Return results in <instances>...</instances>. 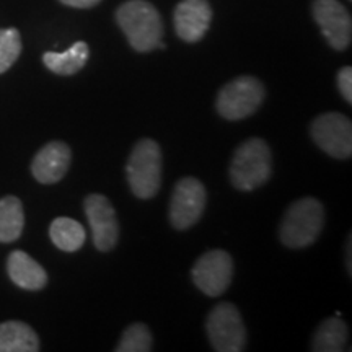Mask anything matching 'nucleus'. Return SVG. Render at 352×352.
<instances>
[{"mask_svg": "<svg viewBox=\"0 0 352 352\" xmlns=\"http://www.w3.org/2000/svg\"><path fill=\"white\" fill-rule=\"evenodd\" d=\"M116 21L135 51L148 52L155 47L165 50V44H162L164 23L152 3L145 0H129L118 8Z\"/></svg>", "mask_w": 352, "mask_h": 352, "instance_id": "obj_1", "label": "nucleus"}, {"mask_svg": "<svg viewBox=\"0 0 352 352\" xmlns=\"http://www.w3.org/2000/svg\"><path fill=\"white\" fill-rule=\"evenodd\" d=\"M324 223V210L320 201L303 197L289 206L280 223V241L287 248L298 250L314 245Z\"/></svg>", "mask_w": 352, "mask_h": 352, "instance_id": "obj_2", "label": "nucleus"}, {"mask_svg": "<svg viewBox=\"0 0 352 352\" xmlns=\"http://www.w3.org/2000/svg\"><path fill=\"white\" fill-rule=\"evenodd\" d=\"M271 151L263 139L246 140L235 151L230 164V182L240 191H253L270 179Z\"/></svg>", "mask_w": 352, "mask_h": 352, "instance_id": "obj_3", "label": "nucleus"}, {"mask_svg": "<svg viewBox=\"0 0 352 352\" xmlns=\"http://www.w3.org/2000/svg\"><path fill=\"white\" fill-rule=\"evenodd\" d=\"M127 182L139 199H152L162 183V151L152 139H142L132 148L127 162Z\"/></svg>", "mask_w": 352, "mask_h": 352, "instance_id": "obj_4", "label": "nucleus"}, {"mask_svg": "<svg viewBox=\"0 0 352 352\" xmlns=\"http://www.w3.org/2000/svg\"><path fill=\"white\" fill-rule=\"evenodd\" d=\"M266 90L258 78L243 76L228 82L219 91L215 108L227 121H240L252 116L261 107Z\"/></svg>", "mask_w": 352, "mask_h": 352, "instance_id": "obj_5", "label": "nucleus"}, {"mask_svg": "<svg viewBox=\"0 0 352 352\" xmlns=\"http://www.w3.org/2000/svg\"><path fill=\"white\" fill-rule=\"evenodd\" d=\"M206 329L214 351L241 352L246 346V328L239 308L223 302L215 305L206 320Z\"/></svg>", "mask_w": 352, "mask_h": 352, "instance_id": "obj_6", "label": "nucleus"}, {"mask_svg": "<svg viewBox=\"0 0 352 352\" xmlns=\"http://www.w3.org/2000/svg\"><path fill=\"white\" fill-rule=\"evenodd\" d=\"M311 138L323 152L340 160L352 155V124L344 114L324 113L311 122Z\"/></svg>", "mask_w": 352, "mask_h": 352, "instance_id": "obj_7", "label": "nucleus"}, {"mask_svg": "<svg viewBox=\"0 0 352 352\" xmlns=\"http://www.w3.org/2000/svg\"><path fill=\"white\" fill-rule=\"evenodd\" d=\"M206 188L199 179L186 176L176 183L170 202V222L176 230L191 228L206 209Z\"/></svg>", "mask_w": 352, "mask_h": 352, "instance_id": "obj_8", "label": "nucleus"}, {"mask_svg": "<svg viewBox=\"0 0 352 352\" xmlns=\"http://www.w3.org/2000/svg\"><path fill=\"white\" fill-rule=\"evenodd\" d=\"M192 280L202 294L209 297L222 296L230 287L233 277L232 256L223 250H212L197 259L192 267Z\"/></svg>", "mask_w": 352, "mask_h": 352, "instance_id": "obj_9", "label": "nucleus"}, {"mask_svg": "<svg viewBox=\"0 0 352 352\" xmlns=\"http://www.w3.org/2000/svg\"><path fill=\"white\" fill-rule=\"evenodd\" d=\"M83 209L90 223L95 248L101 253L111 252L120 240V223L108 197L90 195L83 202Z\"/></svg>", "mask_w": 352, "mask_h": 352, "instance_id": "obj_10", "label": "nucleus"}, {"mask_svg": "<svg viewBox=\"0 0 352 352\" xmlns=\"http://www.w3.org/2000/svg\"><path fill=\"white\" fill-rule=\"evenodd\" d=\"M314 19L336 51L349 47L352 39V20L347 8L340 0H315Z\"/></svg>", "mask_w": 352, "mask_h": 352, "instance_id": "obj_11", "label": "nucleus"}, {"mask_svg": "<svg viewBox=\"0 0 352 352\" xmlns=\"http://www.w3.org/2000/svg\"><path fill=\"white\" fill-rule=\"evenodd\" d=\"M212 8L208 0H183L175 8L176 34L186 43H197L208 33Z\"/></svg>", "mask_w": 352, "mask_h": 352, "instance_id": "obj_12", "label": "nucleus"}, {"mask_svg": "<svg viewBox=\"0 0 352 352\" xmlns=\"http://www.w3.org/2000/svg\"><path fill=\"white\" fill-rule=\"evenodd\" d=\"M72 152L64 142H50L44 145L33 158L32 173L39 183L54 184L67 173Z\"/></svg>", "mask_w": 352, "mask_h": 352, "instance_id": "obj_13", "label": "nucleus"}, {"mask_svg": "<svg viewBox=\"0 0 352 352\" xmlns=\"http://www.w3.org/2000/svg\"><path fill=\"white\" fill-rule=\"evenodd\" d=\"M7 271L13 284L25 290H41L47 284L43 266L25 252H13L7 259Z\"/></svg>", "mask_w": 352, "mask_h": 352, "instance_id": "obj_14", "label": "nucleus"}, {"mask_svg": "<svg viewBox=\"0 0 352 352\" xmlns=\"http://www.w3.org/2000/svg\"><path fill=\"white\" fill-rule=\"evenodd\" d=\"M39 340L33 328L21 321L0 323V352H36Z\"/></svg>", "mask_w": 352, "mask_h": 352, "instance_id": "obj_15", "label": "nucleus"}, {"mask_svg": "<svg viewBox=\"0 0 352 352\" xmlns=\"http://www.w3.org/2000/svg\"><path fill=\"white\" fill-rule=\"evenodd\" d=\"M88 54V44L78 41L64 52H44L43 63L57 76H74L85 67Z\"/></svg>", "mask_w": 352, "mask_h": 352, "instance_id": "obj_16", "label": "nucleus"}, {"mask_svg": "<svg viewBox=\"0 0 352 352\" xmlns=\"http://www.w3.org/2000/svg\"><path fill=\"white\" fill-rule=\"evenodd\" d=\"M347 327L341 316L324 320L316 329L311 340V351L315 352H341L347 349Z\"/></svg>", "mask_w": 352, "mask_h": 352, "instance_id": "obj_17", "label": "nucleus"}, {"mask_svg": "<svg viewBox=\"0 0 352 352\" xmlns=\"http://www.w3.org/2000/svg\"><path fill=\"white\" fill-rule=\"evenodd\" d=\"M25 214L19 197L7 196L0 199V241L12 243L19 240L23 232Z\"/></svg>", "mask_w": 352, "mask_h": 352, "instance_id": "obj_18", "label": "nucleus"}, {"mask_svg": "<svg viewBox=\"0 0 352 352\" xmlns=\"http://www.w3.org/2000/svg\"><path fill=\"white\" fill-rule=\"evenodd\" d=\"M50 236L57 248L65 253H74L78 252L85 243L87 233L77 220L57 217L50 227Z\"/></svg>", "mask_w": 352, "mask_h": 352, "instance_id": "obj_19", "label": "nucleus"}, {"mask_svg": "<svg viewBox=\"0 0 352 352\" xmlns=\"http://www.w3.org/2000/svg\"><path fill=\"white\" fill-rule=\"evenodd\" d=\"M118 352H148L152 351V333L144 323H134L122 333L116 346Z\"/></svg>", "mask_w": 352, "mask_h": 352, "instance_id": "obj_20", "label": "nucleus"}, {"mask_svg": "<svg viewBox=\"0 0 352 352\" xmlns=\"http://www.w3.org/2000/svg\"><path fill=\"white\" fill-rule=\"evenodd\" d=\"M21 52V38L19 30H0V74L7 72L15 64Z\"/></svg>", "mask_w": 352, "mask_h": 352, "instance_id": "obj_21", "label": "nucleus"}, {"mask_svg": "<svg viewBox=\"0 0 352 352\" xmlns=\"http://www.w3.org/2000/svg\"><path fill=\"white\" fill-rule=\"evenodd\" d=\"M338 87L340 91L347 103L352 104V69L342 67L338 74Z\"/></svg>", "mask_w": 352, "mask_h": 352, "instance_id": "obj_22", "label": "nucleus"}, {"mask_svg": "<svg viewBox=\"0 0 352 352\" xmlns=\"http://www.w3.org/2000/svg\"><path fill=\"white\" fill-rule=\"evenodd\" d=\"M60 3L67 7H74V8H91L95 6H98L101 0H59Z\"/></svg>", "mask_w": 352, "mask_h": 352, "instance_id": "obj_23", "label": "nucleus"}]
</instances>
